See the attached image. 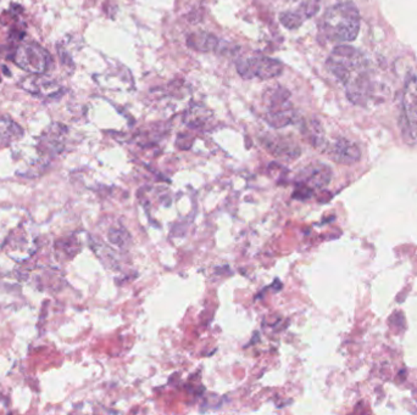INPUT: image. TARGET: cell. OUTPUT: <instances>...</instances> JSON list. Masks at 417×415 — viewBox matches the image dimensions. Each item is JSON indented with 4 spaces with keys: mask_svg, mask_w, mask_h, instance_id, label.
Masks as SVG:
<instances>
[{
    "mask_svg": "<svg viewBox=\"0 0 417 415\" xmlns=\"http://www.w3.org/2000/svg\"><path fill=\"white\" fill-rule=\"evenodd\" d=\"M326 65L346 88L348 99L354 104H363L370 89V67L365 55L351 46H336Z\"/></svg>",
    "mask_w": 417,
    "mask_h": 415,
    "instance_id": "obj_1",
    "label": "cell"
},
{
    "mask_svg": "<svg viewBox=\"0 0 417 415\" xmlns=\"http://www.w3.org/2000/svg\"><path fill=\"white\" fill-rule=\"evenodd\" d=\"M322 31L331 42H353L359 34V10L351 1L333 5L323 15Z\"/></svg>",
    "mask_w": 417,
    "mask_h": 415,
    "instance_id": "obj_2",
    "label": "cell"
},
{
    "mask_svg": "<svg viewBox=\"0 0 417 415\" xmlns=\"http://www.w3.org/2000/svg\"><path fill=\"white\" fill-rule=\"evenodd\" d=\"M263 117L273 128H284L296 121L291 93L282 86L267 88L263 96Z\"/></svg>",
    "mask_w": 417,
    "mask_h": 415,
    "instance_id": "obj_3",
    "label": "cell"
},
{
    "mask_svg": "<svg viewBox=\"0 0 417 415\" xmlns=\"http://www.w3.org/2000/svg\"><path fill=\"white\" fill-rule=\"evenodd\" d=\"M237 72L244 79L258 78L261 81L278 77L283 72V63L277 58L263 55L239 58L236 63Z\"/></svg>",
    "mask_w": 417,
    "mask_h": 415,
    "instance_id": "obj_4",
    "label": "cell"
},
{
    "mask_svg": "<svg viewBox=\"0 0 417 415\" xmlns=\"http://www.w3.org/2000/svg\"><path fill=\"white\" fill-rule=\"evenodd\" d=\"M14 61L31 75H44L51 63V54L36 42L22 43L14 55Z\"/></svg>",
    "mask_w": 417,
    "mask_h": 415,
    "instance_id": "obj_5",
    "label": "cell"
},
{
    "mask_svg": "<svg viewBox=\"0 0 417 415\" xmlns=\"http://www.w3.org/2000/svg\"><path fill=\"white\" fill-rule=\"evenodd\" d=\"M401 133L410 145L417 144V81L408 82L403 99V115L401 121Z\"/></svg>",
    "mask_w": 417,
    "mask_h": 415,
    "instance_id": "obj_6",
    "label": "cell"
},
{
    "mask_svg": "<svg viewBox=\"0 0 417 415\" xmlns=\"http://www.w3.org/2000/svg\"><path fill=\"white\" fill-rule=\"evenodd\" d=\"M260 143L267 153L282 161H294L301 154V146L291 137L266 133L260 137Z\"/></svg>",
    "mask_w": 417,
    "mask_h": 415,
    "instance_id": "obj_7",
    "label": "cell"
},
{
    "mask_svg": "<svg viewBox=\"0 0 417 415\" xmlns=\"http://www.w3.org/2000/svg\"><path fill=\"white\" fill-rule=\"evenodd\" d=\"M332 179V170L325 163H311L304 167L296 177V185L308 188L313 191L317 189H323L330 184Z\"/></svg>",
    "mask_w": 417,
    "mask_h": 415,
    "instance_id": "obj_8",
    "label": "cell"
},
{
    "mask_svg": "<svg viewBox=\"0 0 417 415\" xmlns=\"http://www.w3.org/2000/svg\"><path fill=\"white\" fill-rule=\"evenodd\" d=\"M326 151L333 161L341 165H353L355 162L359 161L361 158V150L359 145L346 138H338L332 144H328L326 148Z\"/></svg>",
    "mask_w": 417,
    "mask_h": 415,
    "instance_id": "obj_9",
    "label": "cell"
},
{
    "mask_svg": "<svg viewBox=\"0 0 417 415\" xmlns=\"http://www.w3.org/2000/svg\"><path fill=\"white\" fill-rule=\"evenodd\" d=\"M21 87L29 94L39 96V98H46V99L56 98L60 96V93L63 92V88L60 87V84L56 83L53 79L43 77L42 75L26 77L21 82Z\"/></svg>",
    "mask_w": 417,
    "mask_h": 415,
    "instance_id": "obj_10",
    "label": "cell"
},
{
    "mask_svg": "<svg viewBox=\"0 0 417 415\" xmlns=\"http://www.w3.org/2000/svg\"><path fill=\"white\" fill-rule=\"evenodd\" d=\"M66 133V128L64 125L54 123L46 128L39 140V148L48 154H58L63 150L64 135Z\"/></svg>",
    "mask_w": 417,
    "mask_h": 415,
    "instance_id": "obj_11",
    "label": "cell"
},
{
    "mask_svg": "<svg viewBox=\"0 0 417 415\" xmlns=\"http://www.w3.org/2000/svg\"><path fill=\"white\" fill-rule=\"evenodd\" d=\"M301 129L305 139L309 141L315 149L326 151V148L328 144H327V141L325 139L323 128H322L321 123L318 121L315 120V118L304 120L301 123Z\"/></svg>",
    "mask_w": 417,
    "mask_h": 415,
    "instance_id": "obj_12",
    "label": "cell"
},
{
    "mask_svg": "<svg viewBox=\"0 0 417 415\" xmlns=\"http://www.w3.org/2000/svg\"><path fill=\"white\" fill-rule=\"evenodd\" d=\"M188 46L201 53H210L218 48V39L213 34H208L204 31L194 32L187 37Z\"/></svg>",
    "mask_w": 417,
    "mask_h": 415,
    "instance_id": "obj_13",
    "label": "cell"
},
{
    "mask_svg": "<svg viewBox=\"0 0 417 415\" xmlns=\"http://www.w3.org/2000/svg\"><path fill=\"white\" fill-rule=\"evenodd\" d=\"M24 135L21 125L10 117H0V145H8Z\"/></svg>",
    "mask_w": 417,
    "mask_h": 415,
    "instance_id": "obj_14",
    "label": "cell"
},
{
    "mask_svg": "<svg viewBox=\"0 0 417 415\" xmlns=\"http://www.w3.org/2000/svg\"><path fill=\"white\" fill-rule=\"evenodd\" d=\"M108 239L113 245L117 246L119 249L127 250L131 246L130 232H127V229L124 227H116V228H111L109 230Z\"/></svg>",
    "mask_w": 417,
    "mask_h": 415,
    "instance_id": "obj_15",
    "label": "cell"
},
{
    "mask_svg": "<svg viewBox=\"0 0 417 415\" xmlns=\"http://www.w3.org/2000/svg\"><path fill=\"white\" fill-rule=\"evenodd\" d=\"M304 17L296 11H284L280 15V21L288 29H296L301 27Z\"/></svg>",
    "mask_w": 417,
    "mask_h": 415,
    "instance_id": "obj_16",
    "label": "cell"
},
{
    "mask_svg": "<svg viewBox=\"0 0 417 415\" xmlns=\"http://www.w3.org/2000/svg\"><path fill=\"white\" fill-rule=\"evenodd\" d=\"M318 6H320V0H308L306 3L301 5L299 11H301V16L304 17V19L305 17L309 19V17L313 16L317 13Z\"/></svg>",
    "mask_w": 417,
    "mask_h": 415,
    "instance_id": "obj_17",
    "label": "cell"
}]
</instances>
